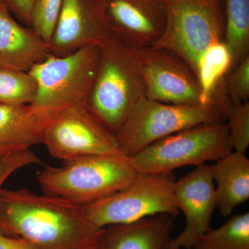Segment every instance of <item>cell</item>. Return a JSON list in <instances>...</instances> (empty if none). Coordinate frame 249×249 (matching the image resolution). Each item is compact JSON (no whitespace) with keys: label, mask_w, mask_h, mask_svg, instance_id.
<instances>
[{"label":"cell","mask_w":249,"mask_h":249,"mask_svg":"<svg viewBox=\"0 0 249 249\" xmlns=\"http://www.w3.org/2000/svg\"><path fill=\"white\" fill-rule=\"evenodd\" d=\"M103 229L93 226L83 206L29 190H0V232L22 237L33 249H87Z\"/></svg>","instance_id":"cell-1"},{"label":"cell","mask_w":249,"mask_h":249,"mask_svg":"<svg viewBox=\"0 0 249 249\" xmlns=\"http://www.w3.org/2000/svg\"><path fill=\"white\" fill-rule=\"evenodd\" d=\"M100 47L97 73L88 106L98 120L116 134L132 108L145 97V83L127 45L109 34Z\"/></svg>","instance_id":"cell-2"},{"label":"cell","mask_w":249,"mask_h":249,"mask_svg":"<svg viewBox=\"0 0 249 249\" xmlns=\"http://www.w3.org/2000/svg\"><path fill=\"white\" fill-rule=\"evenodd\" d=\"M137 174L124 156L92 155L45 167L37 179L44 194L84 206L125 188Z\"/></svg>","instance_id":"cell-3"},{"label":"cell","mask_w":249,"mask_h":249,"mask_svg":"<svg viewBox=\"0 0 249 249\" xmlns=\"http://www.w3.org/2000/svg\"><path fill=\"white\" fill-rule=\"evenodd\" d=\"M217 103L175 105L142 98L132 108L115 135L127 158L152 142L199 124L224 122Z\"/></svg>","instance_id":"cell-4"},{"label":"cell","mask_w":249,"mask_h":249,"mask_svg":"<svg viewBox=\"0 0 249 249\" xmlns=\"http://www.w3.org/2000/svg\"><path fill=\"white\" fill-rule=\"evenodd\" d=\"M232 151L227 124L212 123L160 139L128 160L138 173L168 174L182 167L217 161Z\"/></svg>","instance_id":"cell-5"},{"label":"cell","mask_w":249,"mask_h":249,"mask_svg":"<svg viewBox=\"0 0 249 249\" xmlns=\"http://www.w3.org/2000/svg\"><path fill=\"white\" fill-rule=\"evenodd\" d=\"M175 175L138 173L128 186L83 206L89 222L98 229L129 224L156 214L179 213L175 196Z\"/></svg>","instance_id":"cell-6"},{"label":"cell","mask_w":249,"mask_h":249,"mask_svg":"<svg viewBox=\"0 0 249 249\" xmlns=\"http://www.w3.org/2000/svg\"><path fill=\"white\" fill-rule=\"evenodd\" d=\"M166 22L153 47L176 53L196 75L201 54L222 41L224 22L221 0H164Z\"/></svg>","instance_id":"cell-7"},{"label":"cell","mask_w":249,"mask_h":249,"mask_svg":"<svg viewBox=\"0 0 249 249\" xmlns=\"http://www.w3.org/2000/svg\"><path fill=\"white\" fill-rule=\"evenodd\" d=\"M100 53V45H90L62 56L50 55L33 67L29 72L37 83V90L31 105L60 109L88 104Z\"/></svg>","instance_id":"cell-8"},{"label":"cell","mask_w":249,"mask_h":249,"mask_svg":"<svg viewBox=\"0 0 249 249\" xmlns=\"http://www.w3.org/2000/svg\"><path fill=\"white\" fill-rule=\"evenodd\" d=\"M42 144L62 162L92 155L125 157L115 134L98 120L88 104L60 109L46 128Z\"/></svg>","instance_id":"cell-9"},{"label":"cell","mask_w":249,"mask_h":249,"mask_svg":"<svg viewBox=\"0 0 249 249\" xmlns=\"http://www.w3.org/2000/svg\"><path fill=\"white\" fill-rule=\"evenodd\" d=\"M130 49L143 78L145 97L168 104H201L197 76L182 58L153 46Z\"/></svg>","instance_id":"cell-10"},{"label":"cell","mask_w":249,"mask_h":249,"mask_svg":"<svg viewBox=\"0 0 249 249\" xmlns=\"http://www.w3.org/2000/svg\"><path fill=\"white\" fill-rule=\"evenodd\" d=\"M109 34L129 48L152 47L163 35L164 1L103 0Z\"/></svg>","instance_id":"cell-11"},{"label":"cell","mask_w":249,"mask_h":249,"mask_svg":"<svg viewBox=\"0 0 249 249\" xmlns=\"http://www.w3.org/2000/svg\"><path fill=\"white\" fill-rule=\"evenodd\" d=\"M109 35L103 0H62L49 47L52 55L62 56L101 45Z\"/></svg>","instance_id":"cell-12"},{"label":"cell","mask_w":249,"mask_h":249,"mask_svg":"<svg viewBox=\"0 0 249 249\" xmlns=\"http://www.w3.org/2000/svg\"><path fill=\"white\" fill-rule=\"evenodd\" d=\"M215 187L211 165L196 166L191 173L176 180L174 196L178 211L184 214L182 231L173 240L181 249H191L211 226L217 209Z\"/></svg>","instance_id":"cell-13"},{"label":"cell","mask_w":249,"mask_h":249,"mask_svg":"<svg viewBox=\"0 0 249 249\" xmlns=\"http://www.w3.org/2000/svg\"><path fill=\"white\" fill-rule=\"evenodd\" d=\"M59 110L0 104V157L42 144L45 129Z\"/></svg>","instance_id":"cell-14"},{"label":"cell","mask_w":249,"mask_h":249,"mask_svg":"<svg viewBox=\"0 0 249 249\" xmlns=\"http://www.w3.org/2000/svg\"><path fill=\"white\" fill-rule=\"evenodd\" d=\"M50 55L48 44L15 20L6 5H0V68L29 71Z\"/></svg>","instance_id":"cell-15"},{"label":"cell","mask_w":249,"mask_h":249,"mask_svg":"<svg viewBox=\"0 0 249 249\" xmlns=\"http://www.w3.org/2000/svg\"><path fill=\"white\" fill-rule=\"evenodd\" d=\"M174 220L170 214H160L103 228L98 249H164L170 240Z\"/></svg>","instance_id":"cell-16"},{"label":"cell","mask_w":249,"mask_h":249,"mask_svg":"<svg viewBox=\"0 0 249 249\" xmlns=\"http://www.w3.org/2000/svg\"><path fill=\"white\" fill-rule=\"evenodd\" d=\"M217 209L222 217L249 199V160L246 154L232 151L211 165Z\"/></svg>","instance_id":"cell-17"},{"label":"cell","mask_w":249,"mask_h":249,"mask_svg":"<svg viewBox=\"0 0 249 249\" xmlns=\"http://www.w3.org/2000/svg\"><path fill=\"white\" fill-rule=\"evenodd\" d=\"M232 68V54L223 40L209 46L201 54L196 70L201 104L217 103L213 99L214 90Z\"/></svg>","instance_id":"cell-18"},{"label":"cell","mask_w":249,"mask_h":249,"mask_svg":"<svg viewBox=\"0 0 249 249\" xmlns=\"http://www.w3.org/2000/svg\"><path fill=\"white\" fill-rule=\"evenodd\" d=\"M224 42L230 49L232 69L249 55V0H224Z\"/></svg>","instance_id":"cell-19"},{"label":"cell","mask_w":249,"mask_h":249,"mask_svg":"<svg viewBox=\"0 0 249 249\" xmlns=\"http://www.w3.org/2000/svg\"><path fill=\"white\" fill-rule=\"evenodd\" d=\"M191 249H249V213L235 214L217 229L209 228Z\"/></svg>","instance_id":"cell-20"},{"label":"cell","mask_w":249,"mask_h":249,"mask_svg":"<svg viewBox=\"0 0 249 249\" xmlns=\"http://www.w3.org/2000/svg\"><path fill=\"white\" fill-rule=\"evenodd\" d=\"M37 90V83L29 71L0 68V104H32Z\"/></svg>","instance_id":"cell-21"},{"label":"cell","mask_w":249,"mask_h":249,"mask_svg":"<svg viewBox=\"0 0 249 249\" xmlns=\"http://www.w3.org/2000/svg\"><path fill=\"white\" fill-rule=\"evenodd\" d=\"M62 0H36L30 27L49 45L56 24Z\"/></svg>","instance_id":"cell-22"},{"label":"cell","mask_w":249,"mask_h":249,"mask_svg":"<svg viewBox=\"0 0 249 249\" xmlns=\"http://www.w3.org/2000/svg\"><path fill=\"white\" fill-rule=\"evenodd\" d=\"M227 120L232 151L246 154L249 146V103L232 106Z\"/></svg>","instance_id":"cell-23"},{"label":"cell","mask_w":249,"mask_h":249,"mask_svg":"<svg viewBox=\"0 0 249 249\" xmlns=\"http://www.w3.org/2000/svg\"><path fill=\"white\" fill-rule=\"evenodd\" d=\"M224 79V88L232 106L248 102L249 55L239 62Z\"/></svg>","instance_id":"cell-24"},{"label":"cell","mask_w":249,"mask_h":249,"mask_svg":"<svg viewBox=\"0 0 249 249\" xmlns=\"http://www.w3.org/2000/svg\"><path fill=\"white\" fill-rule=\"evenodd\" d=\"M41 163L40 159L31 149L0 157V190L5 181L17 170L27 165Z\"/></svg>","instance_id":"cell-25"},{"label":"cell","mask_w":249,"mask_h":249,"mask_svg":"<svg viewBox=\"0 0 249 249\" xmlns=\"http://www.w3.org/2000/svg\"><path fill=\"white\" fill-rule=\"evenodd\" d=\"M36 0H6L8 7L19 21L30 27L31 14Z\"/></svg>","instance_id":"cell-26"},{"label":"cell","mask_w":249,"mask_h":249,"mask_svg":"<svg viewBox=\"0 0 249 249\" xmlns=\"http://www.w3.org/2000/svg\"><path fill=\"white\" fill-rule=\"evenodd\" d=\"M0 249H33V247L22 237H11L0 232Z\"/></svg>","instance_id":"cell-27"},{"label":"cell","mask_w":249,"mask_h":249,"mask_svg":"<svg viewBox=\"0 0 249 249\" xmlns=\"http://www.w3.org/2000/svg\"><path fill=\"white\" fill-rule=\"evenodd\" d=\"M164 249H181V248L175 243L173 239H170L169 242L165 245Z\"/></svg>","instance_id":"cell-28"},{"label":"cell","mask_w":249,"mask_h":249,"mask_svg":"<svg viewBox=\"0 0 249 249\" xmlns=\"http://www.w3.org/2000/svg\"><path fill=\"white\" fill-rule=\"evenodd\" d=\"M0 5H6L8 6L6 0H0Z\"/></svg>","instance_id":"cell-29"},{"label":"cell","mask_w":249,"mask_h":249,"mask_svg":"<svg viewBox=\"0 0 249 249\" xmlns=\"http://www.w3.org/2000/svg\"><path fill=\"white\" fill-rule=\"evenodd\" d=\"M87 249H98L97 244L96 245L92 246V247H89V248Z\"/></svg>","instance_id":"cell-30"},{"label":"cell","mask_w":249,"mask_h":249,"mask_svg":"<svg viewBox=\"0 0 249 249\" xmlns=\"http://www.w3.org/2000/svg\"><path fill=\"white\" fill-rule=\"evenodd\" d=\"M157 1H164V0H157Z\"/></svg>","instance_id":"cell-31"}]
</instances>
